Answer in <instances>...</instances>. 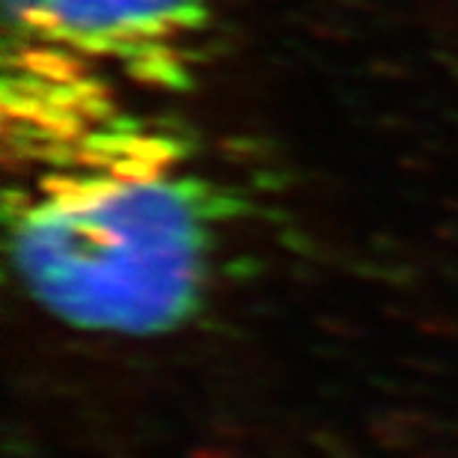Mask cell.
I'll return each instance as SVG.
<instances>
[{
	"label": "cell",
	"mask_w": 458,
	"mask_h": 458,
	"mask_svg": "<svg viewBox=\"0 0 458 458\" xmlns=\"http://www.w3.org/2000/svg\"><path fill=\"white\" fill-rule=\"evenodd\" d=\"M6 15L146 98L188 96L215 30V0H6Z\"/></svg>",
	"instance_id": "obj_2"
},
{
	"label": "cell",
	"mask_w": 458,
	"mask_h": 458,
	"mask_svg": "<svg viewBox=\"0 0 458 458\" xmlns=\"http://www.w3.org/2000/svg\"><path fill=\"white\" fill-rule=\"evenodd\" d=\"M0 137L6 253L33 304L119 336L197 313L233 208L176 119L6 15Z\"/></svg>",
	"instance_id": "obj_1"
}]
</instances>
